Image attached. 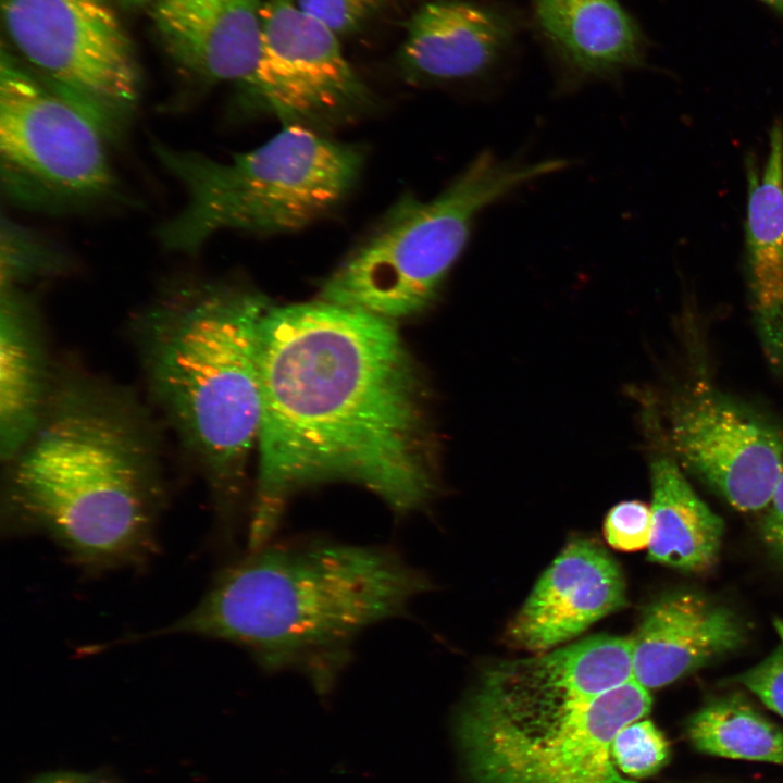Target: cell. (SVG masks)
I'll return each mask as SVG.
<instances>
[{
    "label": "cell",
    "instance_id": "1",
    "mask_svg": "<svg viewBox=\"0 0 783 783\" xmlns=\"http://www.w3.org/2000/svg\"><path fill=\"white\" fill-rule=\"evenodd\" d=\"M262 415L247 550L298 493L344 482L400 517L435 487L425 389L396 321L324 300L271 306L261 332Z\"/></svg>",
    "mask_w": 783,
    "mask_h": 783
},
{
    "label": "cell",
    "instance_id": "2",
    "mask_svg": "<svg viewBox=\"0 0 783 783\" xmlns=\"http://www.w3.org/2000/svg\"><path fill=\"white\" fill-rule=\"evenodd\" d=\"M427 577L395 549L322 537L271 539L217 575L197 606L159 634L246 648L327 692L368 629L409 610Z\"/></svg>",
    "mask_w": 783,
    "mask_h": 783
},
{
    "label": "cell",
    "instance_id": "3",
    "mask_svg": "<svg viewBox=\"0 0 783 783\" xmlns=\"http://www.w3.org/2000/svg\"><path fill=\"white\" fill-rule=\"evenodd\" d=\"M117 405L66 389L12 461L9 500L80 566L129 564L152 547L160 485L148 437Z\"/></svg>",
    "mask_w": 783,
    "mask_h": 783
},
{
    "label": "cell",
    "instance_id": "4",
    "mask_svg": "<svg viewBox=\"0 0 783 783\" xmlns=\"http://www.w3.org/2000/svg\"><path fill=\"white\" fill-rule=\"evenodd\" d=\"M270 301L226 283L181 285L140 326L152 394L203 467L232 533L262 415L261 332Z\"/></svg>",
    "mask_w": 783,
    "mask_h": 783
},
{
    "label": "cell",
    "instance_id": "5",
    "mask_svg": "<svg viewBox=\"0 0 783 783\" xmlns=\"http://www.w3.org/2000/svg\"><path fill=\"white\" fill-rule=\"evenodd\" d=\"M153 151L186 195L157 238L166 250L188 256L223 231L277 234L312 224L348 196L364 162L361 148L300 123L227 161L161 142Z\"/></svg>",
    "mask_w": 783,
    "mask_h": 783
},
{
    "label": "cell",
    "instance_id": "6",
    "mask_svg": "<svg viewBox=\"0 0 783 783\" xmlns=\"http://www.w3.org/2000/svg\"><path fill=\"white\" fill-rule=\"evenodd\" d=\"M564 165L560 159L530 163L482 152L435 198L397 201L323 282L319 299L396 322L423 312L463 251L476 215Z\"/></svg>",
    "mask_w": 783,
    "mask_h": 783
},
{
    "label": "cell",
    "instance_id": "7",
    "mask_svg": "<svg viewBox=\"0 0 783 783\" xmlns=\"http://www.w3.org/2000/svg\"><path fill=\"white\" fill-rule=\"evenodd\" d=\"M651 707L634 679L598 695L517 704L470 697L460 733L477 783H635L616 766L612 743Z\"/></svg>",
    "mask_w": 783,
    "mask_h": 783
},
{
    "label": "cell",
    "instance_id": "8",
    "mask_svg": "<svg viewBox=\"0 0 783 783\" xmlns=\"http://www.w3.org/2000/svg\"><path fill=\"white\" fill-rule=\"evenodd\" d=\"M110 141L82 111L2 51L0 184L25 210L69 213L112 200Z\"/></svg>",
    "mask_w": 783,
    "mask_h": 783
},
{
    "label": "cell",
    "instance_id": "9",
    "mask_svg": "<svg viewBox=\"0 0 783 783\" xmlns=\"http://www.w3.org/2000/svg\"><path fill=\"white\" fill-rule=\"evenodd\" d=\"M8 34L36 75L89 117L110 144L127 130L140 76L108 0H2Z\"/></svg>",
    "mask_w": 783,
    "mask_h": 783
},
{
    "label": "cell",
    "instance_id": "10",
    "mask_svg": "<svg viewBox=\"0 0 783 783\" xmlns=\"http://www.w3.org/2000/svg\"><path fill=\"white\" fill-rule=\"evenodd\" d=\"M672 457L730 506L766 509L783 473V435L770 422L696 385L669 418Z\"/></svg>",
    "mask_w": 783,
    "mask_h": 783
},
{
    "label": "cell",
    "instance_id": "11",
    "mask_svg": "<svg viewBox=\"0 0 783 783\" xmlns=\"http://www.w3.org/2000/svg\"><path fill=\"white\" fill-rule=\"evenodd\" d=\"M252 97L288 123L314 127L364 108L366 86L339 37L296 0H264Z\"/></svg>",
    "mask_w": 783,
    "mask_h": 783
},
{
    "label": "cell",
    "instance_id": "12",
    "mask_svg": "<svg viewBox=\"0 0 783 783\" xmlns=\"http://www.w3.org/2000/svg\"><path fill=\"white\" fill-rule=\"evenodd\" d=\"M625 602V583L616 560L594 540L573 539L510 621L505 642L515 649L548 651Z\"/></svg>",
    "mask_w": 783,
    "mask_h": 783
},
{
    "label": "cell",
    "instance_id": "13",
    "mask_svg": "<svg viewBox=\"0 0 783 783\" xmlns=\"http://www.w3.org/2000/svg\"><path fill=\"white\" fill-rule=\"evenodd\" d=\"M264 0H152L151 16L172 60L206 84L236 83L252 94Z\"/></svg>",
    "mask_w": 783,
    "mask_h": 783
},
{
    "label": "cell",
    "instance_id": "14",
    "mask_svg": "<svg viewBox=\"0 0 783 783\" xmlns=\"http://www.w3.org/2000/svg\"><path fill=\"white\" fill-rule=\"evenodd\" d=\"M399 64L409 80L462 82L489 74L515 35L502 10L471 0H432L407 21Z\"/></svg>",
    "mask_w": 783,
    "mask_h": 783
},
{
    "label": "cell",
    "instance_id": "15",
    "mask_svg": "<svg viewBox=\"0 0 783 783\" xmlns=\"http://www.w3.org/2000/svg\"><path fill=\"white\" fill-rule=\"evenodd\" d=\"M745 627L729 608L696 593L654 602L632 641L633 679L663 687L738 648Z\"/></svg>",
    "mask_w": 783,
    "mask_h": 783
},
{
    "label": "cell",
    "instance_id": "16",
    "mask_svg": "<svg viewBox=\"0 0 783 783\" xmlns=\"http://www.w3.org/2000/svg\"><path fill=\"white\" fill-rule=\"evenodd\" d=\"M747 206L744 271L762 347L769 362L783 366V124L769 129L762 167L746 158Z\"/></svg>",
    "mask_w": 783,
    "mask_h": 783
},
{
    "label": "cell",
    "instance_id": "17",
    "mask_svg": "<svg viewBox=\"0 0 783 783\" xmlns=\"http://www.w3.org/2000/svg\"><path fill=\"white\" fill-rule=\"evenodd\" d=\"M537 25L572 82L639 66L645 39L618 0H533Z\"/></svg>",
    "mask_w": 783,
    "mask_h": 783
},
{
    "label": "cell",
    "instance_id": "18",
    "mask_svg": "<svg viewBox=\"0 0 783 783\" xmlns=\"http://www.w3.org/2000/svg\"><path fill=\"white\" fill-rule=\"evenodd\" d=\"M47 371L33 307L21 287L1 286L0 452L12 462L47 410Z\"/></svg>",
    "mask_w": 783,
    "mask_h": 783
},
{
    "label": "cell",
    "instance_id": "19",
    "mask_svg": "<svg viewBox=\"0 0 783 783\" xmlns=\"http://www.w3.org/2000/svg\"><path fill=\"white\" fill-rule=\"evenodd\" d=\"M651 561L687 572L710 569L719 555L723 520L694 492L672 456L651 461Z\"/></svg>",
    "mask_w": 783,
    "mask_h": 783
},
{
    "label": "cell",
    "instance_id": "20",
    "mask_svg": "<svg viewBox=\"0 0 783 783\" xmlns=\"http://www.w3.org/2000/svg\"><path fill=\"white\" fill-rule=\"evenodd\" d=\"M687 735L708 755L783 765V731L739 694L703 706L689 719Z\"/></svg>",
    "mask_w": 783,
    "mask_h": 783
},
{
    "label": "cell",
    "instance_id": "21",
    "mask_svg": "<svg viewBox=\"0 0 783 783\" xmlns=\"http://www.w3.org/2000/svg\"><path fill=\"white\" fill-rule=\"evenodd\" d=\"M66 262L64 254L41 235L2 217L1 286L22 287L60 272Z\"/></svg>",
    "mask_w": 783,
    "mask_h": 783
},
{
    "label": "cell",
    "instance_id": "22",
    "mask_svg": "<svg viewBox=\"0 0 783 783\" xmlns=\"http://www.w3.org/2000/svg\"><path fill=\"white\" fill-rule=\"evenodd\" d=\"M612 757L623 774L644 778L654 774L667 762L669 744L651 721L641 719L617 734Z\"/></svg>",
    "mask_w": 783,
    "mask_h": 783
},
{
    "label": "cell",
    "instance_id": "23",
    "mask_svg": "<svg viewBox=\"0 0 783 783\" xmlns=\"http://www.w3.org/2000/svg\"><path fill=\"white\" fill-rule=\"evenodd\" d=\"M652 529L651 507L638 501H622L610 509L604 534L610 546L623 551L648 548Z\"/></svg>",
    "mask_w": 783,
    "mask_h": 783
},
{
    "label": "cell",
    "instance_id": "24",
    "mask_svg": "<svg viewBox=\"0 0 783 783\" xmlns=\"http://www.w3.org/2000/svg\"><path fill=\"white\" fill-rule=\"evenodd\" d=\"M393 0H296L300 9L338 37L364 26Z\"/></svg>",
    "mask_w": 783,
    "mask_h": 783
},
{
    "label": "cell",
    "instance_id": "25",
    "mask_svg": "<svg viewBox=\"0 0 783 783\" xmlns=\"http://www.w3.org/2000/svg\"><path fill=\"white\" fill-rule=\"evenodd\" d=\"M779 644L761 662L734 681L755 694L769 709L783 717V619L774 621Z\"/></svg>",
    "mask_w": 783,
    "mask_h": 783
},
{
    "label": "cell",
    "instance_id": "26",
    "mask_svg": "<svg viewBox=\"0 0 783 783\" xmlns=\"http://www.w3.org/2000/svg\"><path fill=\"white\" fill-rule=\"evenodd\" d=\"M762 536L768 547L783 561V473L766 508Z\"/></svg>",
    "mask_w": 783,
    "mask_h": 783
},
{
    "label": "cell",
    "instance_id": "27",
    "mask_svg": "<svg viewBox=\"0 0 783 783\" xmlns=\"http://www.w3.org/2000/svg\"><path fill=\"white\" fill-rule=\"evenodd\" d=\"M760 1L765 2L766 4H768L775 11L783 14V0H760Z\"/></svg>",
    "mask_w": 783,
    "mask_h": 783
}]
</instances>
